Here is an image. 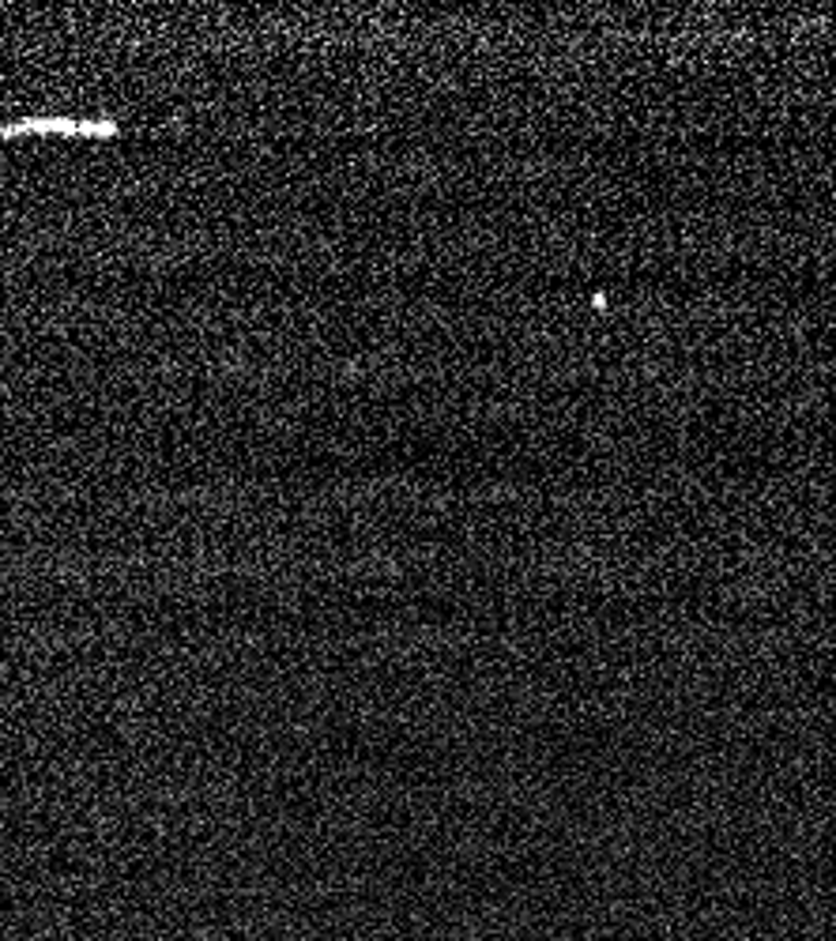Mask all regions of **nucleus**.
<instances>
[{
    "instance_id": "obj_1",
    "label": "nucleus",
    "mask_w": 836,
    "mask_h": 941,
    "mask_svg": "<svg viewBox=\"0 0 836 941\" xmlns=\"http://www.w3.org/2000/svg\"><path fill=\"white\" fill-rule=\"evenodd\" d=\"M4 140H20V136H61V140H113L121 136V125L110 117L98 121H76V117H23L0 128Z\"/></svg>"
}]
</instances>
